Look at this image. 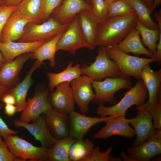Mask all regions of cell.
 Instances as JSON below:
<instances>
[{
	"mask_svg": "<svg viewBox=\"0 0 161 161\" xmlns=\"http://www.w3.org/2000/svg\"><path fill=\"white\" fill-rule=\"evenodd\" d=\"M4 104H0V111L4 106ZM18 132L10 129L0 116V135L3 138L9 134L15 135Z\"/></svg>",
	"mask_w": 161,
	"mask_h": 161,
	"instance_id": "ab89813d",
	"label": "cell"
},
{
	"mask_svg": "<svg viewBox=\"0 0 161 161\" xmlns=\"http://www.w3.org/2000/svg\"><path fill=\"white\" fill-rule=\"evenodd\" d=\"M99 146L93 148L90 154L81 161H111L112 147H110L105 152H102Z\"/></svg>",
	"mask_w": 161,
	"mask_h": 161,
	"instance_id": "d590c367",
	"label": "cell"
},
{
	"mask_svg": "<svg viewBox=\"0 0 161 161\" xmlns=\"http://www.w3.org/2000/svg\"><path fill=\"white\" fill-rule=\"evenodd\" d=\"M92 80L87 75H82L70 82L75 102L82 113L88 112L89 104L95 97L92 90Z\"/></svg>",
	"mask_w": 161,
	"mask_h": 161,
	"instance_id": "8fae6325",
	"label": "cell"
},
{
	"mask_svg": "<svg viewBox=\"0 0 161 161\" xmlns=\"http://www.w3.org/2000/svg\"><path fill=\"white\" fill-rule=\"evenodd\" d=\"M147 89L142 80L136 82L135 85L124 94L121 100L111 107H107L100 103L97 110V114L100 117L108 116H125L127 110L132 106H139L145 103L147 97Z\"/></svg>",
	"mask_w": 161,
	"mask_h": 161,
	"instance_id": "7a4b0ae2",
	"label": "cell"
},
{
	"mask_svg": "<svg viewBox=\"0 0 161 161\" xmlns=\"http://www.w3.org/2000/svg\"><path fill=\"white\" fill-rule=\"evenodd\" d=\"M16 7V6L2 5L0 7V42L1 41V33L3 29L9 16L15 10Z\"/></svg>",
	"mask_w": 161,
	"mask_h": 161,
	"instance_id": "74e56055",
	"label": "cell"
},
{
	"mask_svg": "<svg viewBox=\"0 0 161 161\" xmlns=\"http://www.w3.org/2000/svg\"><path fill=\"white\" fill-rule=\"evenodd\" d=\"M77 140L70 137L58 140L55 144L49 149L48 161H71L69 156L72 145Z\"/></svg>",
	"mask_w": 161,
	"mask_h": 161,
	"instance_id": "f1b7e54d",
	"label": "cell"
},
{
	"mask_svg": "<svg viewBox=\"0 0 161 161\" xmlns=\"http://www.w3.org/2000/svg\"><path fill=\"white\" fill-rule=\"evenodd\" d=\"M142 0L148 7L151 9L153 6L154 0Z\"/></svg>",
	"mask_w": 161,
	"mask_h": 161,
	"instance_id": "681fc988",
	"label": "cell"
},
{
	"mask_svg": "<svg viewBox=\"0 0 161 161\" xmlns=\"http://www.w3.org/2000/svg\"><path fill=\"white\" fill-rule=\"evenodd\" d=\"M69 136L78 141L83 140L84 136L89 129L96 124L105 122L112 116L105 117L87 116L74 110L69 114Z\"/></svg>",
	"mask_w": 161,
	"mask_h": 161,
	"instance_id": "9a60e30c",
	"label": "cell"
},
{
	"mask_svg": "<svg viewBox=\"0 0 161 161\" xmlns=\"http://www.w3.org/2000/svg\"><path fill=\"white\" fill-rule=\"evenodd\" d=\"M5 63L4 56L0 50V69Z\"/></svg>",
	"mask_w": 161,
	"mask_h": 161,
	"instance_id": "f907efd6",
	"label": "cell"
},
{
	"mask_svg": "<svg viewBox=\"0 0 161 161\" xmlns=\"http://www.w3.org/2000/svg\"><path fill=\"white\" fill-rule=\"evenodd\" d=\"M154 17L155 21L157 22V24L160 29L161 28V9L158 12H156L154 15Z\"/></svg>",
	"mask_w": 161,
	"mask_h": 161,
	"instance_id": "bcb514c9",
	"label": "cell"
},
{
	"mask_svg": "<svg viewBox=\"0 0 161 161\" xmlns=\"http://www.w3.org/2000/svg\"><path fill=\"white\" fill-rule=\"evenodd\" d=\"M73 62L70 61L66 68L62 72L57 73H48L47 76L49 80L48 88L49 91L53 92L55 87L59 84L65 82H70L81 75V66L77 64L72 66Z\"/></svg>",
	"mask_w": 161,
	"mask_h": 161,
	"instance_id": "484cf974",
	"label": "cell"
},
{
	"mask_svg": "<svg viewBox=\"0 0 161 161\" xmlns=\"http://www.w3.org/2000/svg\"><path fill=\"white\" fill-rule=\"evenodd\" d=\"M137 110H145L151 114L154 120L153 126L155 129H161V101L156 104H144L137 106Z\"/></svg>",
	"mask_w": 161,
	"mask_h": 161,
	"instance_id": "836d02e7",
	"label": "cell"
},
{
	"mask_svg": "<svg viewBox=\"0 0 161 161\" xmlns=\"http://www.w3.org/2000/svg\"><path fill=\"white\" fill-rule=\"evenodd\" d=\"M133 6L137 16V20L148 29H160L157 23L154 22L151 17L150 9L141 0H126Z\"/></svg>",
	"mask_w": 161,
	"mask_h": 161,
	"instance_id": "f546056e",
	"label": "cell"
},
{
	"mask_svg": "<svg viewBox=\"0 0 161 161\" xmlns=\"http://www.w3.org/2000/svg\"><path fill=\"white\" fill-rule=\"evenodd\" d=\"M1 102L4 104H9L13 105H15L16 103L14 97L9 93L3 97Z\"/></svg>",
	"mask_w": 161,
	"mask_h": 161,
	"instance_id": "7bdbcfd3",
	"label": "cell"
},
{
	"mask_svg": "<svg viewBox=\"0 0 161 161\" xmlns=\"http://www.w3.org/2000/svg\"><path fill=\"white\" fill-rule=\"evenodd\" d=\"M109 58L114 61L119 67V77L129 79L134 77L141 79L142 69L146 64L156 60L152 58H140L129 55L117 49L115 46L105 47Z\"/></svg>",
	"mask_w": 161,
	"mask_h": 161,
	"instance_id": "3957f363",
	"label": "cell"
},
{
	"mask_svg": "<svg viewBox=\"0 0 161 161\" xmlns=\"http://www.w3.org/2000/svg\"><path fill=\"white\" fill-rule=\"evenodd\" d=\"M5 114L9 116H12L16 112V107L15 105L6 104L4 107Z\"/></svg>",
	"mask_w": 161,
	"mask_h": 161,
	"instance_id": "b9f144b4",
	"label": "cell"
},
{
	"mask_svg": "<svg viewBox=\"0 0 161 161\" xmlns=\"http://www.w3.org/2000/svg\"><path fill=\"white\" fill-rule=\"evenodd\" d=\"M55 87L54 92L49 93V101L54 110L68 115L75 109V101L70 82H64Z\"/></svg>",
	"mask_w": 161,
	"mask_h": 161,
	"instance_id": "5bb4252c",
	"label": "cell"
},
{
	"mask_svg": "<svg viewBox=\"0 0 161 161\" xmlns=\"http://www.w3.org/2000/svg\"><path fill=\"white\" fill-rule=\"evenodd\" d=\"M138 31L134 28L121 42L115 46L120 51L126 53L144 54L150 57L152 53L146 49L141 42Z\"/></svg>",
	"mask_w": 161,
	"mask_h": 161,
	"instance_id": "d4e9b609",
	"label": "cell"
},
{
	"mask_svg": "<svg viewBox=\"0 0 161 161\" xmlns=\"http://www.w3.org/2000/svg\"><path fill=\"white\" fill-rule=\"evenodd\" d=\"M95 62L89 66L83 64L81 66V74L86 75L92 80L100 81L107 77L119 76L120 69L116 63L109 58L105 47L99 46Z\"/></svg>",
	"mask_w": 161,
	"mask_h": 161,
	"instance_id": "5b68a950",
	"label": "cell"
},
{
	"mask_svg": "<svg viewBox=\"0 0 161 161\" xmlns=\"http://www.w3.org/2000/svg\"><path fill=\"white\" fill-rule=\"evenodd\" d=\"M92 83L95 93L92 101L97 104L109 102L114 105L118 102L114 96L116 92L122 89H129L132 87L130 80L119 77H106L103 81L92 80Z\"/></svg>",
	"mask_w": 161,
	"mask_h": 161,
	"instance_id": "52a82bcc",
	"label": "cell"
},
{
	"mask_svg": "<svg viewBox=\"0 0 161 161\" xmlns=\"http://www.w3.org/2000/svg\"><path fill=\"white\" fill-rule=\"evenodd\" d=\"M92 8V4L85 0H62L50 16L61 24H68L80 12Z\"/></svg>",
	"mask_w": 161,
	"mask_h": 161,
	"instance_id": "2e32d148",
	"label": "cell"
},
{
	"mask_svg": "<svg viewBox=\"0 0 161 161\" xmlns=\"http://www.w3.org/2000/svg\"><path fill=\"white\" fill-rule=\"evenodd\" d=\"M156 53L150 57L155 60L157 65L160 66L161 65V36L160 37L158 44H156Z\"/></svg>",
	"mask_w": 161,
	"mask_h": 161,
	"instance_id": "60d3db41",
	"label": "cell"
},
{
	"mask_svg": "<svg viewBox=\"0 0 161 161\" xmlns=\"http://www.w3.org/2000/svg\"><path fill=\"white\" fill-rule=\"evenodd\" d=\"M127 155L136 161H149L161 153V129H155L154 134L137 147L129 145Z\"/></svg>",
	"mask_w": 161,
	"mask_h": 161,
	"instance_id": "30bf717a",
	"label": "cell"
},
{
	"mask_svg": "<svg viewBox=\"0 0 161 161\" xmlns=\"http://www.w3.org/2000/svg\"><path fill=\"white\" fill-rule=\"evenodd\" d=\"M44 64L43 61L36 60L30 70L27 72L24 79L20 83L10 90L9 93L14 97L16 107V112L22 111L27 105L26 98L28 91L32 83V76L34 72Z\"/></svg>",
	"mask_w": 161,
	"mask_h": 161,
	"instance_id": "44dd1931",
	"label": "cell"
},
{
	"mask_svg": "<svg viewBox=\"0 0 161 161\" xmlns=\"http://www.w3.org/2000/svg\"><path fill=\"white\" fill-rule=\"evenodd\" d=\"M94 147V143L90 140L77 141L71 146L69 156L71 161H81L89 155Z\"/></svg>",
	"mask_w": 161,
	"mask_h": 161,
	"instance_id": "1f68e13d",
	"label": "cell"
},
{
	"mask_svg": "<svg viewBox=\"0 0 161 161\" xmlns=\"http://www.w3.org/2000/svg\"><path fill=\"white\" fill-rule=\"evenodd\" d=\"M86 1L89 3L91 4V0H85Z\"/></svg>",
	"mask_w": 161,
	"mask_h": 161,
	"instance_id": "f5cc1de1",
	"label": "cell"
},
{
	"mask_svg": "<svg viewBox=\"0 0 161 161\" xmlns=\"http://www.w3.org/2000/svg\"><path fill=\"white\" fill-rule=\"evenodd\" d=\"M2 137L0 135V161H21L9 151Z\"/></svg>",
	"mask_w": 161,
	"mask_h": 161,
	"instance_id": "f35d334b",
	"label": "cell"
},
{
	"mask_svg": "<svg viewBox=\"0 0 161 161\" xmlns=\"http://www.w3.org/2000/svg\"><path fill=\"white\" fill-rule=\"evenodd\" d=\"M161 3V0H154L153 4L151 8L150 9V11L152 13L154 10L158 7Z\"/></svg>",
	"mask_w": 161,
	"mask_h": 161,
	"instance_id": "c3c4849f",
	"label": "cell"
},
{
	"mask_svg": "<svg viewBox=\"0 0 161 161\" xmlns=\"http://www.w3.org/2000/svg\"><path fill=\"white\" fill-rule=\"evenodd\" d=\"M33 52L24 53L10 62L5 63L0 69V83L10 89L17 85L20 71Z\"/></svg>",
	"mask_w": 161,
	"mask_h": 161,
	"instance_id": "e0dca14e",
	"label": "cell"
},
{
	"mask_svg": "<svg viewBox=\"0 0 161 161\" xmlns=\"http://www.w3.org/2000/svg\"><path fill=\"white\" fill-rule=\"evenodd\" d=\"M134 11L133 6L126 0H117L108 5L107 16L125 15Z\"/></svg>",
	"mask_w": 161,
	"mask_h": 161,
	"instance_id": "d6a6232c",
	"label": "cell"
},
{
	"mask_svg": "<svg viewBox=\"0 0 161 161\" xmlns=\"http://www.w3.org/2000/svg\"><path fill=\"white\" fill-rule=\"evenodd\" d=\"M129 123L134 127L136 139L133 147L139 146L147 140L154 133L152 117L145 110H137V116L132 119Z\"/></svg>",
	"mask_w": 161,
	"mask_h": 161,
	"instance_id": "ac0fdd59",
	"label": "cell"
},
{
	"mask_svg": "<svg viewBox=\"0 0 161 161\" xmlns=\"http://www.w3.org/2000/svg\"><path fill=\"white\" fill-rule=\"evenodd\" d=\"M135 28L141 35L143 44L146 46L148 50L154 54L156 52V44L161 36V29L152 30L144 26L137 20Z\"/></svg>",
	"mask_w": 161,
	"mask_h": 161,
	"instance_id": "4dcf8cb0",
	"label": "cell"
},
{
	"mask_svg": "<svg viewBox=\"0 0 161 161\" xmlns=\"http://www.w3.org/2000/svg\"><path fill=\"white\" fill-rule=\"evenodd\" d=\"M77 15L86 40V47L93 50L96 46V31L99 21L92 10H83Z\"/></svg>",
	"mask_w": 161,
	"mask_h": 161,
	"instance_id": "603a6c76",
	"label": "cell"
},
{
	"mask_svg": "<svg viewBox=\"0 0 161 161\" xmlns=\"http://www.w3.org/2000/svg\"><path fill=\"white\" fill-rule=\"evenodd\" d=\"M44 43L40 42H15L7 40L0 42V50L4 56L5 63L9 62L22 54L34 52Z\"/></svg>",
	"mask_w": 161,
	"mask_h": 161,
	"instance_id": "7402d4cb",
	"label": "cell"
},
{
	"mask_svg": "<svg viewBox=\"0 0 161 161\" xmlns=\"http://www.w3.org/2000/svg\"><path fill=\"white\" fill-rule=\"evenodd\" d=\"M62 0H41L40 10L42 23L46 21Z\"/></svg>",
	"mask_w": 161,
	"mask_h": 161,
	"instance_id": "e575fe53",
	"label": "cell"
},
{
	"mask_svg": "<svg viewBox=\"0 0 161 161\" xmlns=\"http://www.w3.org/2000/svg\"><path fill=\"white\" fill-rule=\"evenodd\" d=\"M44 113L47 124L54 137L57 140H60L69 136L68 115L55 111L52 107Z\"/></svg>",
	"mask_w": 161,
	"mask_h": 161,
	"instance_id": "ffe728a7",
	"label": "cell"
},
{
	"mask_svg": "<svg viewBox=\"0 0 161 161\" xmlns=\"http://www.w3.org/2000/svg\"><path fill=\"white\" fill-rule=\"evenodd\" d=\"M86 47V40L77 15L69 24L59 40L56 50H62L75 55L77 50Z\"/></svg>",
	"mask_w": 161,
	"mask_h": 161,
	"instance_id": "9c48e42d",
	"label": "cell"
},
{
	"mask_svg": "<svg viewBox=\"0 0 161 161\" xmlns=\"http://www.w3.org/2000/svg\"><path fill=\"white\" fill-rule=\"evenodd\" d=\"M106 5L108 6V5L112 2L117 0H104Z\"/></svg>",
	"mask_w": 161,
	"mask_h": 161,
	"instance_id": "816d5d0a",
	"label": "cell"
},
{
	"mask_svg": "<svg viewBox=\"0 0 161 161\" xmlns=\"http://www.w3.org/2000/svg\"><path fill=\"white\" fill-rule=\"evenodd\" d=\"M69 24H62L50 16L42 24L28 22L25 26L18 42H47L66 30Z\"/></svg>",
	"mask_w": 161,
	"mask_h": 161,
	"instance_id": "277c9868",
	"label": "cell"
},
{
	"mask_svg": "<svg viewBox=\"0 0 161 161\" xmlns=\"http://www.w3.org/2000/svg\"><path fill=\"white\" fill-rule=\"evenodd\" d=\"M119 156L122 160L124 161H136L134 160L129 157L123 151L119 154Z\"/></svg>",
	"mask_w": 161,
	"mask_h": 161,
	"instance_id": "7dc6e473",
	"label": "cell"
},
{
	"mask_svg": "<svg viewBox=\"0 0 161 161\" xmlns=\"http://www.w3.org/2000/svg\"><path fill=\"white\" fill-rule=\"evenodd\" d=\"M137 16L135 11L123 15L107 16L99 21L95 46L108 47L121 42L135 28Z\"/></svg>",
	"mask_w": 161,
	"mask_h": 161,
	"instance_id": "6da1fadb",
	"label": "cell"
},
{
	"mask_svg": "<svg viewBox=\"0 0 161 161\" xmlns=\"http://www.w3.org/2000/svg\"><path fill=\"white\" fill-rule=\"evenodd\" d=\"M22 0H2L3 5L11 6H16Z\"/></svg>",
	"mask_w": 161,
	"mask_h": 161,
	"instance_id": "ee69618b",
	"label": "cell"
},
{
	"mask_svg": "<svg viewBox=\"0 0 161 161\" xmlns=\"http://www.w3.org/2000/svg\"><path fill=\"white\" fill-rule=\"evenodd\" d=\"M148 94V101L145 104H153L161 101V69L153 70L149 64L143 67L141 74Z\"/></svg>",
	"mask_w": 161,
	"mask_h": 161,
	"instance_id": "d6986e66",
	"label": "cell"
},
{
	"mask_svg": "<svg viewBox=\"0 0 161 161\" xmlns=\"http://www.w3.org/2000/svg\"><path fill=\"white\" fill-rule=\"evenodd\" d=\"M49 90L41 86L36 88L32 98H29L27 105L21 114L19 120L26 123L35 121L42 113L52 107L48 100Z\"/></svg>",
	"mask_w": 161,
	"mask_h": 161,
	"instance_id": "ba28073f",
	"label": "cell"
},
{
	"mask_svg": "<svg viewBox=\"0 0 161 161\" xmlns=\"http://www.w3.org/2000/svg\"><path fill=\"white\" fill-rule=\"evenodd\" d=\"M29 21L19 16L15 10L9 16L1 33V42L18 40Z\"/></svg>",
	"mask_w": 161,
	"mask_h": 161,
	"instance_id": "cb8c5ba5",
	"label": "cell"
},
{
	"mask_svg": "<svg viewBox=\"0 0 161 161\" xmlns=\"http://www.w3.org/2000/svg\"><path fill=\"white\" fill-rule=\"evenodd\" d=\"M10 90L0 83V104L3 97L9 93Z\"/></svg>",
	"mask_w": 161,
	"mask_h": 161,
	"instance_id": "f6af8a7d",
	"label": "cell"
},
{
	"mask_svg": "<svg viewBox=\"0 0 161 161\" xmlns=\"http://www.w3.org/2000/svg\"><path fill=\"white\" fill-rule=\"evenodd\" d=\"M131 119H127L125 116H112L105 122V126L98 131L93 139H108L115 135L132 139L135 135L134 129L129 125Z\"/></svg>",
	"mask_w": 161,
	"mask_h": 161,
	"instance_id": "7c38bea8",
	"label": "cell"
},
{
	"mask_svg": "<svg viewBox=\"0 0 161 161\" xmlns=\"http://www.w3.org/2000/svg\"><path fill=\"white\" fill-rule=\"evenodd\" d=\"M93 6L92 11L99 21L107 17L108 6L104 0H91Z\"/></svg>",
	"mask_w": 161,
	"mask_h": 161,
	"instance_id": "8d00e7d4",
	"label": "cell"
},
{
	"mask_svg": "<svg viewBox=\"0 0 161 161\" xmlns=\"http://www.w3.org/2000/svg\"><path fill=\"white\" fill-rule=\"evenodd\" d=\"M9 151L21 161H48L49 149L37 147L17 136L9 134L3 138Z\"/></svg>",
	"mask_w": 161,
	"mask_h": 161,
	"instance_id": "8992f818",
	"label": "cell"
},
{
	"mask_svg": "<svg viewBox=\"0 0 161 161\" xmlns=\"http://www.w3.org/2000/svg\"><path fill=\"white\" fill-rule=\"evenodd\" d=\"M3 5V2L2 0H0V7Z\"/></svg>",
	"mask_w": 161,
	"mask_h": 161,
	"instance_id": "db71d44e",
	"label": "cell"
},
{
	"mask_svg": "<svg viewBox=\"0 0 161 161\" xmlns=\"http://www.w3.org/2000/svg\"><path fill=\"white\" fill-rule=\"evenodd\" d=\"M40 5L41 0H22L16 6L15 11L30 23L41 24Z\"/></svg>",
	"mask_w": 161,
	"mask_h": 161,
	"instance_id": "4316f807",
	"label": "cell"
},
{
	"mask_svg": "<svg viewBox=\"0 0 161 161\" xmlns=\"http://www.w3.org/2000/svg\"><path fill=\"white\" fill-rule=\"evenodd\" d=\"M66 30L60 33L52 40L44 43L32 53L31 58L41 61L48 60L50 61L49 66L52 67L55 66L56 64L55 56V53L57 52V45Z\"/></svg>",
	"mask_w": 161,
	"mask_h": 161,
	"instance_id": "83f0119b",
	"label": "cell"
},
{
	"mask_svg": "<svg viewBox=\"0 0 161 161\" xmlns=\"http://www.w3.org/2000/svg\"><path fill=\"white\" fill-rule=\"evenodd\" d=\"M13 124L16 127H22L27 129L36 140L40 142L42 147L48 149L53 146L58 140L54 137L50 132L44 113L41 114L31 123L16 120L13 122Z\"/></svg>",
	"mask_w": 161,
	"mask_h": 161,
	"instance_id": "4fadbf2b",
	"label": "cell"
}]
</instances>
